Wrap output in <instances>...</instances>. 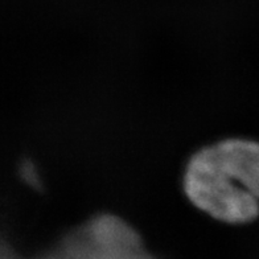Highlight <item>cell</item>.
<instances>
[{
    "mask_svg": "<svg viewBox=\"0 0 259 259\" xmlns=\"http://www.w3.org/2000/svg\"><path fill=\"white\" fill-rule=\"evenodd\" d=\"M211 150L222 168L259 200V143L230 139L211 146Z\"/></svg>",
    "mask_w": 259,
    "mask_h": 259,
    "instance_id": "obj_3",
    "label": "cell"
},
{
    "mask_svg": "<svg viewBox=\"0 0 259 259\" xmlns=\"http://www.w3.org/2000/svg\"><path fill=\"white\" fill-rule=\"evenodd\" d=\"M217 163L211 148L192 157L184 187L196 206L229 224L252 221L259 214V200L233 180Z\"/></svg>",
    "mask_w": 259,
    "mask_h": 259,
    "instance_id": "obj_1",
    "label": "cell"
},
{
    "mask_svg": "<svg viewBox=\"0 0 259 259\" xmlns=\"http://www.w3.org/2000/svg\"><path fill=\"white\" fill-rule=\"evenodd\" d=\"M55 259H148L137 234L118 219L105 215L75 234Z\"/></svg>",
    "mask_w": 259,
    "mask_h": 259,
    "instance_id": "obj_2",
    "label": "cell"
}]
</instances>
